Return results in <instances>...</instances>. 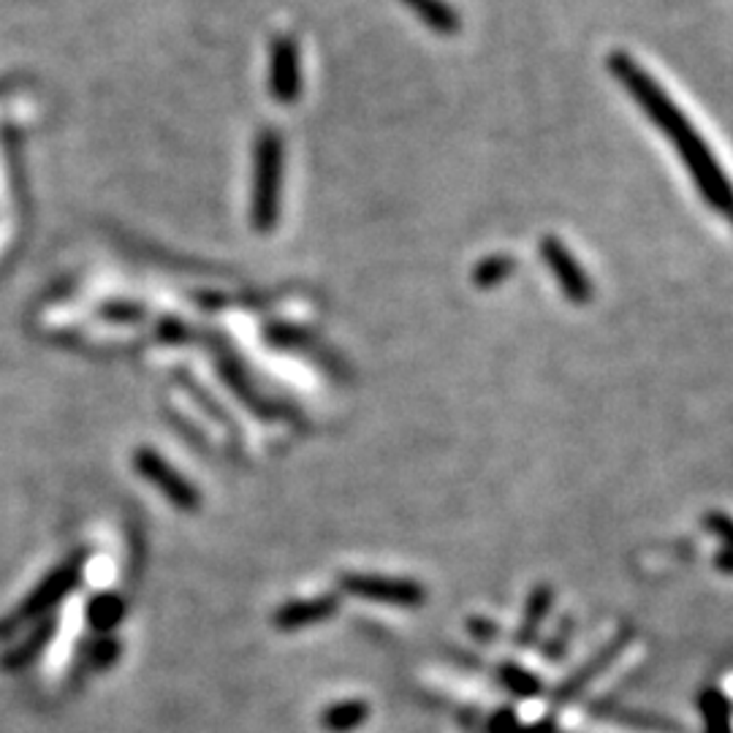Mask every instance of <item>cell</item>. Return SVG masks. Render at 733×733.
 <instances>
[{
	"mask_svg": "<svg viewBox=\"0 0 733 733\" xmlns=\"http://www.w3.org/2000/svg\"><path fill=\"white\" fill-rule=\"evenodd\" d=\"M500 685H503L511 696H520V698H530L541 693V682H538V676H533L530 671L520 669V665H514V663H505L503 669H500Z\"/></svg>",
	"mask_w": 733,
	"mask_h": 733,
	"instance_id": "5bb4252c",
	"label": "cell"
},
{
	"mask_svg": "<svg viewBox=\"0 0 733 733\" xmlns=\"http://www.w3.org/2000/svg\"><path fill=\"white\" fill-rule=\"evenodd\" d=\"M123 614H125V603H123V598L114 592L98 595V598H93L90 606H87V622H90L93 631H98V633L114 631V627L123 622Z\"/></svg>",
	"mask_w": 733,
	"mask_h": 733,
	"instance_id": "7c38bea8",
	"label": "cell"
},
{
	"mask_svg": "<svg viewBox=\"0 0 733 733\" xmlns=\"http://www.w3.org/2000/svg\"><path fill=\"white\" fill-rule=\"evenodd\" d=\"M274 96L280 101H294L300 90V74H296V47L294 41H280L274 52V76H272Z\"/></svg>",
	"mask_w": 733,
	"mask_h": 733,
	"instance_id": "30bf717a",
	"label": "cell"
},
{
	"mask_svg": "<svg viewBox=\"0 0 733 733\" xmlns=\"http://www.w3.org/2000/svg\"><path fill=\"white\" fill-rule=\"evenodd\" d=\"M467 625H471V631L476 633L478 642H494V636H498V627H494L489 620H484V625H478L476 620H471Z\"/></svg>",
	"mask_w": 733,
	"mask_h": 733,
	"instance_id": "ffe728a7",
	"label": "cell"
},
{
	"mask_svg": "<svg viewBox=\"0 0 733 733\" xmlns=\"http://www.w3.org/2000/svg\"><path fill=\"white\" fill-rule=\"evenodd\" d=\"M541 253L543 258H547L551 272H554L562 294H565L571 302H589L592 285H589L587 274H584V269L578 267L576 258L571 256V251H567L560 240H554V236H547V240L541 242Z\"/></svg>",
	"mask_w": 733,
	"mask_h": 733,
	"instance_id": "8992f818",
	"label": "cell"
},
{
	"mask_svg": "<svg viewBox=\"0 0 733 733\" xmlns=\"http://www.w3.org/2000/svg\"><path fill=\"white\" fill-rule=\"evenodd\" d=\"M609 69L611 74L622 82V87L631 93L633 101L647 112V118L663 131L665 139L671 142V147H674L676 156H680V161L685 163V169L691 172L693 185L698 187L704 201H707L714 212L723 215V218L733 225V185L729 174H725V169L720 167L718 158H714L712 147H709L707 142H704V136L696 131V125H693L691 120H687V114L671 101V96L663 90V85L655 82L652 76L644 71V65L636 63L631 54L625 52L611 54Z\"/></svg>",
	"mask_w": 733,
	"mask_h": 733,
	"instance_id": "6da1fadb",
	"label": "cell"
},
{
	"mask_svg": "<svg viewBox=\"0 0 733 733\" xmlns=\"http://www.w3.org/2000/svg\"><path fill=\"white\" fill-rule=\"evenodd\" d=\"M85 557H87L85 551H80V554L69 557L63 565L54 567V571L49 573V576L44 578L36 589H33L30 598L22 600V603L11 611L9 620L0 622V636L20 631V627H25L27 622H36V620H41L44 614H49V611H52L54 606H58L60 600H63L65 595H69L76 584H80Z\"/></svg>",
	"mask_w": 733,
	"mask_h": 733,
	"instance_id": "7a4b0ae2",
	"label": "cell"
},
{
	"mask_svg": "<svg viewBox=\"0 0 733 733\" xmlns=\"http://www.w3.org/2000/svg\"><path fill=\"white\" fill-rule=\"evenodd\" d=\"M514 731H516L514 712H500L487 723V733H514Z\"/></svg>",
	"mask_w": 733,
	"mask_h": 733,
	"instance_id": "d6986e66",
	"label": "cell"
},
{
	"mask_svg": "<svg viewBox=\"0 0 733 733\" xmlns=\"http://www.w3.org/2000/svg\"><path fill=\"white\" fill-rule=\"evenodd\" d=\"M118 652H120V644L114 642V638H101V642H98L90 652V658H96L93 660V665H96V669H103V665H109L112 660H118Z\"/></svg>",
	"mask_w": 733,
	"mask_h": 733,
	"instance_id": "e0dca14e",
	"label": "cell"
},
{
	"mask_svg": "<svg viewBox=\"0 0 733 733\" xmlns=\"http://www.w3.org/2000/svg\"><path fill=\"white\" fill-rule=\"evenodd\" d=\"M52 633H54V622H44V625H38V631H33L30 636H27L25 642L14 649V652H9V658L3 660V669L16 671V669H22V665L30 663V660H36V655H41V649L47 647Z\"/></svg>",
	"mask_w": 733,
	"mask_h": 733,
	"instance_id": "4fadbf2b",
	"label": "cell"
},
{
	"mask_svg": "<svg viewBox=\"0 0 733 733\" xmlns=\"http://www.w3.org/2000/svg\"><path fill=\"white\" fill-rule=\"evenodd\" d=\"M407 5H411L413 11H416L418 16H422L424 22H427L432 30L438 33H454L456 27V16L451 14L449 9H445L443 3H438V0H405Z\"/></svg>",
	"mask_w": 733,
	"mask_h": 733,
	"instance_id": "2e32d148",
	"label": "cell"
},
{
	"mask_svg": "<svg viewBox=\"0 0 733 733\" xmlns=\"http://www.w3.org/2000/svg\"><path fill=\"white\" fill-rule=\"evenodd\" d=\"M340 609L338 598L332 595H321V598H302V600H291V603L280 606L278 614H274V625L280 631H300V627L307 625H318V622L329 620L334 616V611Z\"/></svg>",
	"mask_w": 733,
	"mask_h": 733,
	"instance_id": "52a82bcc",
	"label": "cell"
},
{
	"mask_svg": "<svg viewBox=\"0 0 733 733\" xmlns=\"http://www.w3.org/2000/svg\"><path fill=\"white\" fill-rule=\"evenodd\" d=\"M367 718H369L367 704L359 701V698H354V701L349 698V701L332 704V707L323 709L321 729L327 733H354L367 723Z\"/></svg>",
	"mask_w": 733,
	"mask_h": 733,
	"instance_id": "9c48e42d",
	"label": "cell"
},
{
	"mask_svg": "<svg viewBox=\"0 0 733 733\" xmlns=\"http://www.w3.org/2000/svg\"><path fill=\"white\" fill-rule=\"evenodd\" d=\"M134 467L142 478L152 484L174 509L180 511H196L198 509V492L193 489V484L187 481L183 473L174 471L167 460H163L158 451L152 449H139L134 454Z\"/></svg>",
	"mask_w": 733,
	"mask_h": 733,
	"instance_id": "3957f363",
	"label": "cell"
},
{
	"mask_svg": "<svg viewBox=\"0 0 733 733\" xmlns=\"http://www.w3.org/2000/svg\"><path fill=\"white\" fill-rule=\"evenodd\" d=\"M551 603H554V589L547 587V584L533 589L530 600H527L525 620H522L520 633H516V644H520V647L533 644V638L538 636V627L543 625V620H547V614L551 611Z\"/></svg>",
	"mask_w": 733,
	"mask_h": 733,
	"instance_id": "8fae6325",
	"label": "cell"
},
{
	"mask_svg": "<svg viewBox=\"0 0 733 733\" xmlns=\"http://www.w3.org/2000/svg\"><path fill=\"white\" fill-rule=\"evenodd\" d=\"M280 169H283V147L278 134H264L258 145V169H256V225L269 229L278 215V191H280Z\"/></svg>",
	"mask_w": 733,
	"mask_h": 733,
	"instance_id": "5b68a950",
	"label": "cell"
},
{
	"mask_svg": "<svg viewBox=\"0 0 733 733\" xmlns=\"http://www.w3.org/2000/svg\"><path fill=\"white\" fill-rule=\"evenodd\" d=\"M622 647H625V638H616V642H609L603 649H600L598 655H595L592 660H589L587 665H582V669L576 671V674L571 676V680L565 682V685L557 691V701L565 704L571 701L573 696H578V693L584 691V687L589 685V682L595 680V676L600 674V671H606L611 665V660H616V655L622 652Z\"/></svg>",
	"mask_w": 733,
	"mask_h": 733,
	"instance_id": "ba28073f",
	"label": "cell"
},
{
	"mask_svg": "<svg viewBox=\"0 0 733 733\" xmlns=\"http://www.w3.org/2000/svg\"><path fill=\"white\" fill-rule=\"evenodd\" d=\"M698 709L707 718V733H733L729 707H725V698L718 691L704 693L701 701H698Z\"/></svg>",
	"mask_w": 733,
	"mask_h": 733,
	"instance_id": "9a60e30c",
	"label": "cell"
},
{
	"mask_svg": "<svg viewBox=\"0 0 733 733\" xmlns=\"http://www.w3.org/2000/svg\"><path fill=\"white\" fill-rule=\"evenodd\" d=\"M340 589L356 598L378 600V603L391 606H422L424 587L411 582V578H391V576H367V573H343L338 578Z\"/></svg>",
	"mask_w": 733,
	"mask_h": 733,
	"instance_id": "277c9868",
	"label": "cell"
},
{
	"mask_svg": "<svg viewBox=\"0 0 733 733\" xmlns=\"http://www.w3.org/2000/svg\"><path fill=\"white\" fill-rule=\"evenodd\" d=\"M707 525L714 536H720L725 541V549L733 554V520H729L725 514H709Z\"/></svg>",
	"mask_w": 733,
	"mask_h": 733,
	"instance_id": "ac0fdd59",
	"label": "cell"
}]
</instances>
